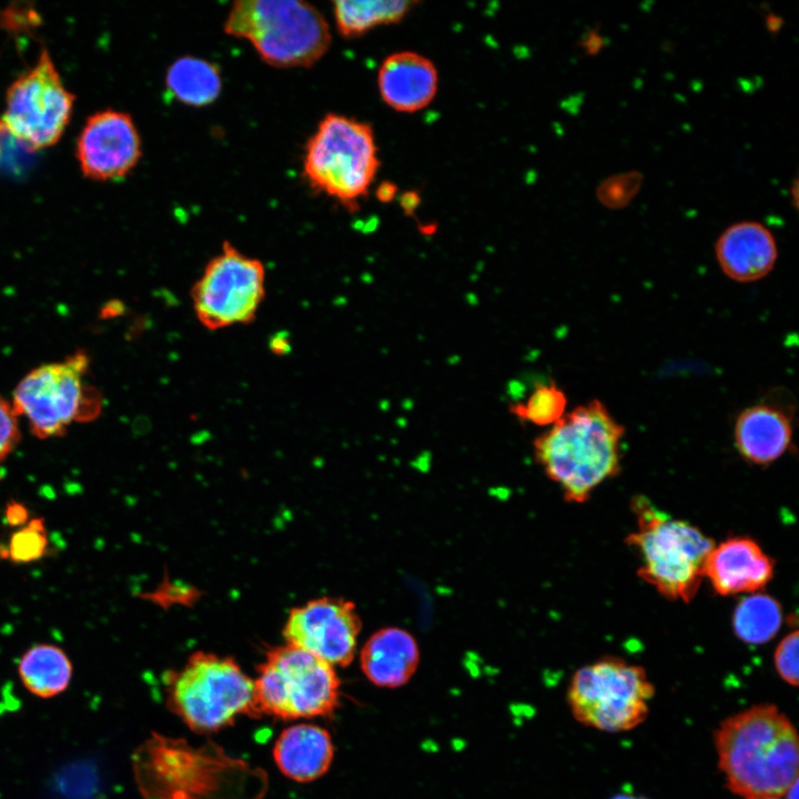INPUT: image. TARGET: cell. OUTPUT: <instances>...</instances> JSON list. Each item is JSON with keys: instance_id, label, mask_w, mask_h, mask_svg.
Returning a JSON list of instances; mask_svg holds the SVG:
<instances>
[{"instance_id": "obj_1", "label": "cell", "mask_w": 799, "mask_h": 799, "mask_svg": "<svg viewBox=\"0 0 799 799\" xmlns=\"http://www.w3.org/2000/svg\"><path fill=\"white\" fill-rule=\"evenodd\" d=\"M714 744L728 789L745 799L780 798L798 780L797 731L775 705L726 718Z\"/></svg>"}, {"instance_id": "obj_2", "label": "cell", "mask_w": 799, "mask_h": 799, "mask_svg": "<svg viewBox=\"0 0 799 799\" xmlns=\"http://www.w3.org/2000/svg\"><path fill=\"white\" fill-rule=\"evenodd\" d=\"M625 428L598 400L564 414L535 441V455L565 498L586 502L620 472Z\"/></svg>"}, {"instance_id": "obj_3", "label": "cell", "mask_w": 799, "mask_h": 799, "mask_svg": "<svg viewBox=\"0 0 799 799\" xmlns=\"http://www.w3.org/2000/svg\"><path fill=\"white\" fill-rule=\"evenodd\" d=\"M637 529L625 539L640 560L638 575L664 597L689 603L704 578L715 542L698 527L671 518L646 497L631 503Z\"/></svg>"}, {"instance_id": "obj_4", "label": "cell", "mask_w": 799, "mask_h": 799, "mask_svg": "<svg viewBox=\"0 0 799 799\" xmlns=\"http://www.w3.org/2000/svg\"><path fill=\"white\" fill-rule=\"evenodd\" d=\"M223 29L249 41L265 63L276 68L312 67L332 42L322 12L299 0L235 1Z\"/></svg>"}, {"instance_id": "obj_5", "label": "cell", "mask_w": 799, "mask_h": 799, "mask_svg": "<svg viewBox=\"0 0 799 799\" xmlns=\"http://www.w3.org/2000/svg\"><path fill=\"white\" fill-rule=\"evenodd\" d=\"M378 168L372 127L351 117L327 113L305 145L303 176L310 188L350 211L367 196Z\"/></svg>"}, {"instance_id": "obj_6", "label": "cell", "mask_w": 799, "mask_h": 799, "mask_svg": "<svg viewBox=\"0 0 799 799\" xmlns=\"http://www.w3.org/2000/svg\"><path fill=\"white\" fill-rule=\"evenodd\" d=\"M169 704L195 731L223 728L242 714H259L254 681L230 657L198 651L170 676Z\"/></svg>"}, {"instance_id": "obj_7", "label": "cell", "mask_w": 799, "mask_h": 799, "mask_svg": "<svg viewBox=\"0 0 799 799\" xmlns=\"http://www.w3.org/2000/svg\"><path fill=\"white\" fill-rule=\"evenodd\" d=\"M89 356L83 351L36 367L17 385L13 411L28 419L39 438L61 436L73 422L94 419L101 412L102 398L87 384Z\"/></svg>"}, {"instance_id": "obj_8", "label": "cell", "mask_w": 799, "mask_h": 799, "mask_svg": "<svg viewBox=\"0 0 799 799\" xmlns=\"http://www.w3.org/2000/svg\"><path fill=\"white\" fill-rule=\"evenodd\" d=\"M654 695V685L643 667L618 657H604L574 674L568 705L584 726L623 732L646 720Z\"/></svg>"}, {"instance_id": "obj_9", "label": "cell", "mask_w": 799, "mask_h": 799, "mask_svg": "<svg viewBox=\"0 0 799 799\" xmlns=\"http://www.w3.org/2000/svg\"><path fill=\"white\" fill-rule=\"evenodd\" d=\"M334 667L291 645L270 649L254 680L259 714L283 719L331 715L338 704Z\"/></svg>"}, {"instance_id": "obj_10", "label": "cell", "mask_w": 799, "mask_h": 799, "mask_svg": "<svg viewBox=\"0 0 799 799\" xmlns=\"http://www.w3.org/2000/svg\"><path fill=\"white\" fill-rule=\"evenodd\" d=\"M73 103L74 95L44 48L37 63L9 85L0 129L30 149L53 145L70 121Z\"/></svg>"}, {"instance_id": "obj_11", "label": "cell", "mask_w": 799, "mask_h": 799, "mask_svg": "<svg viewBox=\"0 0 799 799\" xmlns=\"http://www.w3.org/2000/svg\"><path fill=\"white\" fill-rule=\"evenodd\" d=\"M265 296L263 263L230 242L204 267L191 297L199 322L208 330L249 324Z\"/></svg>"}, {"instance_id": "obj_12", "label": "cell", "mask_w": 799, "mask_h": 799, "mask_svg": "<svg viewBox=\"0 0 799 799\" xmlns=\"http://www.w3.org/2000/svg\"><path fill=\"white\" fill-rule=\"evenodd\" d=\"M360 629L361 621L353 603L322 597L293 608L283 634L287 645L334 667L352 661Z\"/></svg>"}, {"instance_id": "obj_13", "label": "cell", "mask_w": 799, "mask_h": 799, "mask_svg": "<svg viewBox=\"0 0 799 799\" xmlns=\"http://www.w3.org/2000/svg\"><path fill=\"white\" fill-rule=\"evenodd\" d=\"M141 139L131 115L105 109L91 114L77 140L82 173L97 181L124 178L141 158Z\"/></svg>"}, {"instance_id": "obj_14", "label": "cell", "mask_w": 799, "mask_h": 799, "mask_svg": "<svg viewBox=\"0 0 799 799\" xmlns=\"http://www.w3.org/2000/svg\"><path fill=\"white\" fill-rule=\"evenodd\" d=\"M775 563L759 544L747 536H735L715 545L704 569V577L721 596L751 594L772 578Z\"/></svg>"}, {"instance_id": "obj_15", "label": "cell", "mask_w": 799, "mask_h": 799, "mask_svg": "<svg viewBox=\"0 0 799 799\" xmlns=\"http://www.w3.org/2000/svg\"><path fill=\"white\" fill-rule=\"evenodd\" d=\"M377 88L385 104L412 113L427 107L438 89V72L428 58L413 51L386 57L377 72Z\"/></svg>"}, {"instance_id": "obj_16", "label": "cell", "mask_w": 799, "mask_h": 799, "mask_svg": "<svg viewBox=\"0 0 799 799\" xmlns=\"http://www.w3.org/2000/svg\"><path fill=\"white\" fill-rule=\"evenodd\" d=\"M715 253L721 271L729 279L749 283L765 277L773 269L778 247L763 224L741 221L719 235Z\"/></svg>"}, {"instance_id": "obj_17", "label": "cell", "mask_w": 799, "mask_h": 799, "mask_svg": "<svg viewBox=\"0 0 799 799\" xmlns=\"http://www.w3.org/2000/svg\"><path fill=\"white\" fill-rule=\"evenodd\" d=\"M735 444L740 455L756 465L777 461L791 443V423L781 408L760 403L744 409L735 424Z\"/></svg>"}, {"instance_id": "obj_18", "label": "cell", "mask_w": 799, "mask_h": 799, "mask_svg": "<svg viewBox=\"0 0 799 799\" xmlns=\"http://www.w3.org/2000/svg\"><path fill=\"white\" fill-rule=\"evenodd\" d=\"M419 659L415 638L406 630L388 627L372 635L361 651V667L376 686L396 688L414 675Z\"/></svg>"}, {"instance_id": "obj_19", "label": "cell", "mask_w": 799, "mask_h": 799, "mask_svg": "<svg viewBox=\"0 0 799 799\" xmlns=\"http://www.w3.org/2000/svg\"><path fill=\"white\" fill-rule=\"evenodd\" d=\"M334 747L330 734L315 725L292 726L279 736L274 759L289 778L306 782L320 778L331 766Z\"/></svg>"}, {"instance_id": "obj_20", "label": "cell", "mask_w": 799, "mask_h": 799, "mask_svg": "<svg viewBox=\"0 0 799 799\" xmlns=\"http://www.w3.org/2000/svg\"><path fill=\"white\" fill-rule=\"evenodd\" d=\"M168 91L189 107L213 103L222 91V75L218 64L206 59L183 55L174 60L165 73Z\"/></svg>"}, {"instance_id": "obj_21", "label": "cell", "mask_w": 799, "mask_h": 799, "mask_svg": "<svg viewBox=\"0 0 799 799\" xmlns=\"http://www.w3.org/2000/svg\"><path fill=\"white\" fill-rule=\"evenodd\" d=\"M19 677L32 695L48 699L63 692L72 678V664L58 646L40 644L27 650L18 664Z\"/></svg>"}, {"instance_id": "obj_22", "label": "cell", "mask_w": 799, "mask_h": 799, "mask_svg": "<svg viewBox=\"0 0 799 799\" xmlns=\"http://www.w3.org/2000/svg\"><path fill=\"white\" fill-rule=\"evenodd\" d=\"M414 4L404 0H336L333 16L340 34L355 38L376 27L400 22Z\"/></svg>"}, {"instance_id": "obj_23", "label": "cell", "mask_w": 799, "mask_h": 799, "mask_svg": "<svg viewBox=\"0 0 799 799\" xmlns=\"http://www.w3.org/2000/svg\"><path fill=\"white\" fill-rule=\"evenodd\" d=\"M781 624V606L767 594H751L742 598L732 615L736 636L752 645L769 641L776 636Z\"/></svg>"}, {"instance_id": "obj_24", "label": "cell", "mask_w": 799, "mask_h": 799, "mask_svg": "<svg viewBox=\"0 0 799 799\" xmlns=\"http://www.w3.org/2000/svg\"><path fill=\"white\" fill-rule=\"evenodd\" d=\"M567 400L554 384L539 385L526 403L513 407L516 416L538 426L555 424L564 416Z\"/></svg>"}, {"instance_id": "obj_25", "label": "cell", "mask_w": 799, "mask_h": 799, "mask_svg": "<svg viewBox=\"0 0 799 799\" xmlns=\"http://www.w3.org/2000/svg\"><path fill=\"white\" fill-rule=\"evenodd\" d=\"M643 175L638 171L617 173L605 179L596 189L597 200L608 209H623L639 192Z\"/></svg>"}, {"instance_id": "obj_26", "label": "cell", "mask_w": 799, "mask_h": 799, "mask_svg": "<svg viewBox=\"0 0 799 799\" xmlns=\"http://www.w3.org/2000/svg\"><path fill=\"white\" fill-rule=\"evenodd\" d=\"M47 544L43 522L32 519L11 536L6 552L11 560L27 563L40 558Z\"/></svg>"}, {"instance_id": "obj_27", "label": "cell", "mask_w": 799, "mask_h": 799, "mask_svg": "<svg viewBox=\"0 0 799 799\" xmlns=\"http://www.w3.org/2000/svg\"><path fill=\"white\" fill-rule=\"evenodd\" d=\"M798 630L787 634L778 644L773 663L778 675L791 686L798 685Z\"/></svg>"}, {"instance_id": "obj_28", "label": "cell", "mask_w": 799, "mask_h": 799, "mask_svg": "<svg viewBox=\"0 0 799 799\" xmlns=\"http://www.w3.org/2000/svg\"><path fill=\"white\" fill-rule=\"evenodd\" d=\"M18 415L11 404L0 396V464L20 439Z\"/></svg>"}, {"instance_id": "obj_29", "label": "cell", "mask_w": 799, "mask_h": 799, "mask_svg": "<svg viewBox=\"0 0 799 799\" xmlns=\"http://www.w3.org/2000/svg\"><path fill=\"white\" fill-rule=\"evenodd\" d=\"M7 519L11 525H21L27 522V508L18 503H12L6 510Z\"/></svg>"}, {"instance_id": "obj_30", "label": "cell", "mask_w": 799, "mask_h": 799, "mask_svg": "<svg viewBox=\"0 0 799 799\" xmlns=\"http://www.w3.org/2000/svg\"><path fill=\"white\" fill-rule=\"evenodd\" d=\"M270 347L276 354H284L290 350V344L284 335H276L270 342Z\"/></svg>"}, {"instance_id": "obj_31", "label": "cell", "mask_w": 799, "mask_h": 799, "mask_svg": "<svg viewBox=\"0 0 799 799\" xmlns=\"http://www.w3.org/2000/svg\"><path fill=\"white\" fill-rule=\"evenodd\" d=\"M782 797L785 799H798V780L788 788Z\"/></svg>"}, {"instance_id": "obj_32", "label": "cell", "mask_w": 799, "mask_h": 799, "mask_svg": "<svg viewBox=\"0 0 799 799\" xmlns=\"http://www.w3.org/2000/svg\"><path fill=\"white\" fill-rule=\"evenodd\" d=\"M611 799H646V798L636 797V796H631V795H618Z\"/></svg>"}, {"instance_id": "obj_33", "label": "cell", "mask_w": 799, "mask_h": 799, "mask_svg": "<svg viewBox=\"0 0 799 799\" xmlns=\"http://www.w3.org/2000/svg\"><path fill=\"white\" fill-rule=\"evenodd\" d=\"M759 799H780V798H759Z\"/></svg>"}]
</instances>
